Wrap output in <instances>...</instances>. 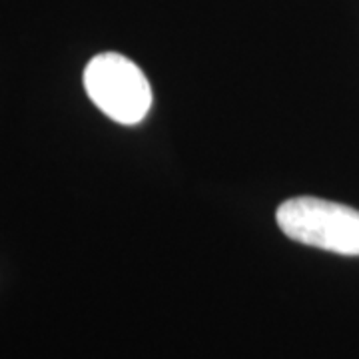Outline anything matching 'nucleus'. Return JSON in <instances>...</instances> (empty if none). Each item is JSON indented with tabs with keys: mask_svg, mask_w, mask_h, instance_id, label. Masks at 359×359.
<instances>
[{
	"mask_svg": "<svg viewBox=\"0 0 359 359\" xmlns=\"http://www.w3.org/2000/svg\"><path fill=\"white\" fill-rule=\"evenodd\" d=\"M278 226L295 242L341 256H359V212L311 196L292 198L278 208Z\"/></svg>",
	"mask_w": 359,
	"mask_h": 359,
	"instance_id": "f257e3e1",
	"label": "nucleus"
},
{
	"mask_svg": "<svg viewBox=\"0 0 359 359\" xmlns=\"http://www.w3.org/2000/svg\"><path fill=\"white\" fill-rule=\"evenodd\" d=\"M84 88L104 114L124 126L142 122L152 106L148 78L118 52H104L90 60L84 68Z\"/></svg>",
	"mask_w": 359,
	"mask_h": 359,
	"instance_id": "f03ea898",
	"label": "nucleus"
}]
</instances>
